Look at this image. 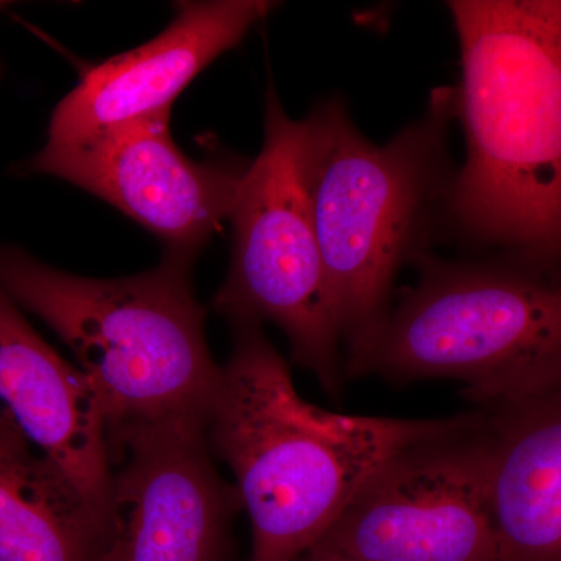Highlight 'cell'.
<instances>
[{
  "instance_id": "cell-1",
  "label": "cell",
  "mask_w": 561,
  "mask_h": 561,
  "mask_svg": "<svg viewBox=\"0 0 561 561\" xmlns=\"http://www.w3.org/2000/svg\"><path fill=\"white\" fill-rule=\"evenodd\" d=\"M460 47L456 169L442 234L561 271V0H451Z\"/></svg>"
},
{
  "instance_id": "cell-2",
  "label": "cell",
  "mask_w": 561,
  "mask_h": 561,
  "mask_svg": "<svg viewBox=\"0 0 561 561\" xmlns=\"http://www.w3.org/2000/svg\"><path fill=\"white\" fill-rule=\"evenodd\" d=\"M262 324L236 323L206 411L210 451L236 479L253 531L250 561H291L320 541L379 468L476 413L438 420L343 415L295 390Z\"/></svg>"
},
{
  "instance_id": "cell-3",
  "label": "cell",
  "mask_w": 561,
  "mask_h": 561,
  "mask_svg": "<svg viewBox=\"0 0 561 561\" xmlns=\"http://www.w3.org/2000/svg\"><path fill=\"white\" fill-rule=\"evenodd\" d=\"M454 88L386 144L365 138L341 98L300 121L298 168L346 362L381 328L404 265L431 253L456 169ZM346 373V371H345Z\"/></svg>"
},
{
  "instance_id": "cell-4",
  "label": "cell",
  "mask_w": 561,
  "mask_h": 561,
  "mask_svg": "<svg viewBox=\"0 0 561 561\" xmlns=\"http://www.w3.org/2000/svg\"><path fill=\"white\" fill-rule=\"evenodd\" d=\"M346 379L390 383L453 379L491 411L561 391V283L507 260L454 261L432 253Z\"/></svg>"
},
{
  "instance_id": "cell-5",
  "label": "cell",
  "mask_w": 561,
  "mask_h": 561,
  "mask_svg": "<svg viewBox=\"0 0 561 561\" xmlns=\"http://www.w3.org/2000/svg\"><path fill=\"white\" fill-rule=\"evenodd\" d=\"M192 261L168 251L153 271L92 279L0 243V290L72 351L111 432L208 411L220 367L206 345L205 308L192 294Z\"/></svg>"
},
{
  "instance_id": "cell-6",
  "label": "cell",
  "mask_w": 561,
  "mask_h": 561,
  "mask_svg": "<svg viewBox=\"0 0 561 561\" xmlns=\"http://www.w3.org/2000/svg\"><path fill=\"white\" fill-rule=\"evenodd\" d=\"M300 121L271 87L264 144L231 210L232 257L213 309L232 324H276L291 357L330 397L342 393L345 350L298 168Z\"/></svg>"
},
{
  "instance_id": "cell-7",
  "label": "cell",
  "mask_w": 561,
  "mask_h": 561,
  "mask_svg": "<svg viewBox=\"0 0 561 561\" xmlns=\"http://www.w3.org/2000/svg\"><path fill=\"white\" fill-rule=\"evenodd\" d=\"M321 540L360 561H500L485 413L387 460Z\"/></svg>"
},
{
  "instance_id": "cell-8",
  "label": "cell",
  "mask_w": 561,
  "mask_h": 561,
  "mask_svg": "<svg viewBox=\"0 0 561 561\" xmlns=\"http://www.w3.org/2000/svg\"><path fill=\"white\" fill-rule=\"evenodd\" d=\"M111 479L95 561H230L242 507L210 459L206 411L108 432Z\"/></svg>"
},
{
  "instance_id": "cell-9",
  "label": "cell",
  "mask_w": 561,
  "mask_h": 561,
  "mask_svg": "<svg viewBox=\"0 0 561 561\" xmlns=\"http://www.w3.org/2000/svg\"><path fill=\"white\" fill-rule=\"evenodd\" d=\"M171 110L140 117L68 146H44L22 173L57 176L116 206L194 260L230 220L243 168L201 164L181 153L169 131Z\"/></svg>"
},
{
  "instance_id": "cell-10",
  "label": "cell",
  "mask_w": 561,
  "mask_h": 561,
  "mask_svg": "<svg viewBox=\"0 0 561 561\" xmlns=\"http://www.w3.org/2000/svg\"><path fill=\"white\" fill-rule=\"evenodd\" d=\"M278 3L181 2L168 28L138 49L84 73L51 114L47 146H68L171 110L195 76L241 43Z\"/></svg>"
},
{
  "instance_id": "cell-11",
  "label": "cell",
  "mask_w": 561,
  "mask_h": 561,
  "mask_svg": "<svg viewBox=\"0 0 561 561\" xmlns=\"http://www.w3.org/2000/svg\"><path fill=\"white\" fill-rule=\"evenodd\" d=\"M0 412L54 461L105 527L111 465L99 394L0 290Z\"/></svg>"
},
{
  "instance_id": "cell-12",
  "label": "cell",
  "mask_w": 561,
  "mask_h": 561,
  "mask_svg": "<svg viewBox=\"0 0 561 561\" xmlns=\"http://www.w3.org/2000/svg\"><path fill=\"white\" fill-rule=\"evenodd\" d=\"M500 561H561V391L485 413Z\"/></svg>"
},
{
  "instance_id": "cell-13",
  "label": "cell",
  "mask_w": 561,
  "mask_h": 561,
  "mask_svg": "<svg viewBox=\"0 0 561 561\" xmlns=\"http://www.w3.org/2000/svg\"><path fill=\"white\" fill-rule=\"evenodd\" d=\"M102 519L0 412V561H95Z\"/></svg>"
},
{
  "instance_id": "cell-14",
  "label": "cell",
  "mask_w": 561,
  "mask_h": 561,
  "mask_svg": "<svg viewBox=\"0 0 561 561\" xmlns=\"http://www.w3.org/2000/svg\"><path fill=\"white\" fill-rule=\"evenodd\" d=\"M291 561H360L348 556V553L341 551V549L332 546L331 542L320 540L311 548L301 552L297 559Z\"/></svg>"
}]
</instances>
